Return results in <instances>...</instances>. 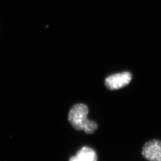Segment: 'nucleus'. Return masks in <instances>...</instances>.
Here are the masks:
<instances>
[{"mask_svg":"<svg viewBox=\"0 0 161 161\" xmlns=\"http://www.w3.org/2000/svg\"><path fill=\"white\" fill-rule=\"evenodd\" d=\"M88 109L84 104H76L69 110L68 121L76 130L84 131L87 134H92L97 130V124L87 118Z\"/></svg>","mask_w":161,"mask_h":161,"instance_id":"1","label":"nucleus"},{"mask_svg":"<svg viewBox=\"0 0 161 161\" xmlns=\"http://www.w3.org/2000/svg\"><path fill=\"white\" fill-rule=\"evenodd\" d=\"M142 155L148 161H161V140L153 139L144 144Z\"/></svg>","mask_w":161,"mask_h":161,"instance_id":"2","label":"nucleus"},{"mask_svg":"<svg viewBox=\"0 0 161 161\" xmlns=\"http://www.w3.org/2000/svg\"><path fill=\"white\" fill-rule=\"evenodd\" d=\"M132 79V75L128 72L116 74L108 76L105 80V86L110 90H116L127 86Z\"/></svg>","mask_w":161,"mask_h":161,"instance_id":"3","label":"nucleus"},{"mask_svg":"<svg viewBox=\"0 0 161 161\" xmlns=\"http://www.w3.org/2000/svg\"><path fill=\"white\" fill-rule=\"evenodd\" d=\"M69 161H97V155L92 148L83 146L77 152L75 156L70 158Z\"/></svg>","mask_w":161,"mask_h":161,"instance_id":"4","label":"nucleus"}]
</instances>
